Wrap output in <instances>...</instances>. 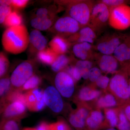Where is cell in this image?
<instances>
[{"label": "cell", "mask_w": 130, "mask_h": 130, "mask_svg": "<svg viewBox=\"0 0 130 130\" xmlns=\"http://www.w3.org/2000/svg\"><path fill=\"white\" fill-rule=\"evenodd\" d=\"M29 35L24 25L7 28L3 34L2 42L6 51L14 54L23 53L29 44Z\"/></svg>", "instance_id": "obj_1"}, {"label": "cell", "mask_w": 130, "mask_h": 130, "mask_svg": "<svg viewBox=\"0 0 130 130\" xmlns=\"http://www.w3.org/2000/svg\"><path fill=\"white\" fill-rule=\"evenodd\" d=\"M60 5H65L68 16L74 19L82 28L88 26L94 2L88 0L61 1L58 2Z\"/></svg>", "instance_id": "obj_2"}, {"label": "cell", "mask_w": 130, "mask_h": 130, "mask_svg": "<svg viewBox=\"0 0 130 130\" xmlns=\"http://www.w3.org/2000/svg\"><path fill=\"white\" fill-rule=\"evenodd\" d=\"M129 81L128 74L123 68L116 73L109 81V90L119 103L123 105L128 103L130 100Z\"/></svg>", "instance_id": "obj_3"}, {"label": "cell", "mask_w": 130, "mask_h": 130, "mask_svg": "<svg viewBox=\"0 0 130 130\" xmlns=\"http://www.w3.org/2000/svg\"><path fill=\"white\" fill-rule=\"evenodd\" d=\"M108 23L112 28L124 30L130 27V6L123 4L111 8Z\"/></svg>", "instance_id": "obj_4"}, {"label": "cell", "mask_w": 130, "mask_h": 130, "mask_svg": "<svg viewBox=\"0 0 130 130\" xmlns=\"http://www.w3.org/2000/svg\"><path fill=\"white\" fill-rule=\"evenodd\" d=\"M35 66L32 61L25 60L20 63L12 73L10 79L13 89H18L34 74Z\"/></svg>", "instance_id": "obj_5"}, {"label": "cell", "mask_w": 130, "mask_h": 130, "mask_svg": "<svg viewBox=\"0 0 130 130\" xmlns=\"http://www.w3.org/2000/svg\"><path fill=\"white\" fill-rule=\"evenodd\" d=\"M128 36L116 32L105 35L98 40L94 48L102 54L112 55L115 50Z\"/></svg>", "instance_id": "obj_6"}, {"label": "cell", "mask_w": 130, "mask_h": 130, "mask_svg": "<svg viewBox=\"0 0 130 130\" xmlns=\"http://www.w3.org/2000/svg\"><path fill=\"white\" fill-rule=\"evenodd\" d=\"M81 28L76 21L67 16L58 19L51 29L56 35L68 38L77 32Z\"/></svg>", "instance_id": "obj_7"}, {"label": "cell", "mask_w": 130, "mask_h": 130, "mask_svg": "<svg viewBox=\"0 0 130 130\" xmlns=\"http://www.w3.org/2000/svg\"><path fill=\"white\" fill-rule=\"evenodd\" d=\"M109 8L102 3L98 2L93 7L88 26L95 31L100 30L107 24L109 20Z\"/></svg>", "instance_id": "obj_8"}, {"label": "cell", "mask_w": 130, "mask_h": 130, "mask_svg": "<svg viewBox=\"0 0 130 130\" xmlns=\"http://www.w3.org/2000/svg\"><path fill=\"white\" fill-rule=\"evenodd\" d=\"M75 83L71 76L64 71L58 72L54 79L55 88L62 97L66 98H70L74 94Z\"/></svg>", "instance_id": "obj_9"}, {"label": "cell", "mask_w": 130, "mask_h": 130, "mask_svg": "<svg viewBox=\"0 0 130 130\" xmlns=\"http://www.w3.org/2000/svg\"><path fill=\"white\" fill-rule=\"evenodd\" d=\"M43 99L46 106L55 113H60L63 111L62 96L54 86H48L43 91Z\"/></svg>", "instance_id": "obj_10"}, {"label": "cell", "mask_w": 130, "mask_h": 130, "mask_svg": "<svg viewBox=\"0 0 130 130\" xmlns=\"http://www.w3.org/2000/svg\"><path fill=\"white\" fill-rule=\"evenodd\" d=\"M24 103L26 108L31 112H39L46 105L43 99V91L38 88L24 93Z\"/></svg>", "instance_id": "obj_11"}, {"label": "cell", "mask_w": 130, "mask_h": 130, "mask_svg": "<svg viewBox=\"0 0 130 130\" xmlns=\"http://www.w3.org/2000/svg\"><path fill=\"white\" fill-rule=\"evenodd\" d=\"M2 111L3 120L13 119L20 120L26 115V107L21 101L13 102L5 105Z\"/></svg>", "instance_id": "obj_12"}, {"label": "cell", "mask_w": 130, "mask_h": 130, "mask_svg": "<svg viewBox=\"0 0 130 130\" xmlns=\"http://www.w3.org/2000/svg\"><path fill=\"white\" fill-rule=\"evenodd\" d=\"M89 113L86 108L80 107L70 114L69 123L75 130H87L86 120Z\"/></svg>", "instance_id": "obj_13"}, {"label": "cell", "mask_w": 130, "mask_h": 130, "mask_svg": "<svg viewBox=\"0 0 130 130\" xmlns=\"http://www.w3.org/2000/svg\"><path fill=\"white\" fill-rule=\"evenodd\" d=\"M95 31L88 26L83 27L76 33L67 38L71 44L87 42L92 44L96 39Z\"/></svg>", "instance_id": "obj_14"}, {"label": "cell", "mask_w": 130, "mask_h": 130, "mask_svg": "<svg viewBox=\"0 0 130 130\" xmlns=\"http://www.w3.org/2000/svg\"><path fill=\"white\" fill-rule=\"evenodd\" d=\"M99 56L98 63L101 71L106 73H115L120 70L119 68L120 64L113 55L102 54Z\"/></svg>", "instance_id": "obj_15"}, {"label": "cell", "mask_w": 130, "mask_h": 130, "mask_svg": "<svg viewBox=\"0 0 130 130\" xmlns=\"http://www.w3.org/2000/svg\"><path fill=\"white\" fill-rule=\"evenodd\" d=\"M113 55L123 67L130 63V36L117 48Z\"/></svg>", "instance_id": "obj_16"}, {"label": "cell", "mask_w": 130, "mask_h": 130, "mask_svg": "<svg viewBox=\"0 0 130 130\" xmlns=\"http://www.w3.org/2000/svg\"><path fill=\"white\" fill-rule=\"evenodd\" d=\"M91 44L87 42L76 43L73 45L72 50L75 56L80 60H90L95 57Z\"/></svg>", "instance_id": "obj_17"}, {"label": "cell", "mask_w": 130, "mask_h": 130, "mask_svg": "<svg viewBox=\"0 0 130 130\" xmlns=\"http://www.w3.org/2000/svg\"><path fill=\"white\" fill-rule=\"evenodd\" d=\"M71 44L67 38L58 35L55 36L49 43L50 48L58 55L67 53Z\"/></svg>", "instance_id": "obj_18"}, {"label": "cell", "mask_w": 130, "mask_h": 130, "mask_svg": "<svg viewBox=\"0 0 130 130\" xmlns=\"http://www.w3.org/2000/svg\"><path fill=\"white\" fill-rule=\"evenodd\" d=\"M104 120V115L101 111L95 110L90 112L86 120L87 130H101Z\"/></svg>", "instance_id": "obj_19"}, {"label": "cell", "mask_w": 130, "mask_h": 130, "mask_svg": "<svg viewBox=\"0 0 130 130\" xmlns=\"http://www.w3.org/2000/svg\"><path fill=\"white\" fill-rule=\"evenodd\" d=\"M47 43L46 38L40 31L35 29L30 33L29 44L31 47L35 51H37V53L46 48Z\"/></svg>", "instance_id": "obj_20"}, {"label": "cell", "mask_w": 130, "mask_h": 130, "mask_svg": "<svg viewBox=\"0 0 130 130\" xmlns=\"http://www.w3.org/2000/svg\"><path fill=\"white\" fill-rule=\"evenodd\" d=\"M101 94L100 91L90 86H85L79 90L78 98L84 102H88L95 100L100 97Z\"/></svg>", "instance_id": "obj_21"}, {"label": "cell", "mask_w": 130, "mask_h": 130, "mask_svg": "<svg viewBox=\"0 0 130 130\" xmlns=\"http://www.w3.org/2000/svg\"><path fill=\"white\" fill-rule=\"evenodd\" d=\"M58 55L50 47L46 48L38 52L37 58L38 60L43 64L51 66L56 60Z\"/></svg>", "instance_id": "obj_22"}, {"label": "cell", "mask_w": 130, "mask_h": 130, "mask_svg": "<svg viewBox=\"0 0 130 130\" xmlns=\"http://www.w3.org/2000/svg\"><path fill=\"white\" fill-rule=\"evenodd\" d=\"M55 17L41 18L35 17L31 20L30 23L35 29L39 31L46 30L53 25Z\"/></svg>", "instance_id": "obj_23"}, {"label": "cell", "mask_w": 130, "mask_h": 130, "mask_svg": "<svg viewBox=\"0 0 130 130\" xmlns=\"http://www.w3.org/2000/svg\"><path fill=\"white\" fill-rule=\"evenodd\" d=\"M71 61V58L66 54L58 55L56 60L51 66V70L57 73L64 71Z\"/></svg>", "instance_id": "obj_24"}, {"label": "cell", "mask_w": 130, "mask_h": 130, "mask_svg": "<svg viewBox=\"0 0 130 130\" xmlns=\"http://www.w3.org/2000/svg\"><path fill=\"white\" fill-rule=\"evenodd\" d=\"M119 102L111 93H107L98 98L97 106L99 108H109L118 106Z\"/></svg>", "instance_id": "obj_25"}, {"label": "cell", "mask_w": 130, "mask_h": 130, "mask_svg": "<svg viewBox=\"0 0 130 130\" xmlns=\"http://www.w3.org/2000/svg\"><path fill=\"white\" fill-rule=\"evenodd\" d=\"M23 21L22 15L18 11L14 10L7 16L3 24L7 28H11L22 25Z\"/></svg>", "instance_id": "obj_26"}, {"label": "cell", "mask_w": 130, "mask_h": 130, "mask_svg": "<svg viewBox=\"0 0 130 130\" xmlns=\"http://www.w3.org/2000/svg\"><path fill=\"white\" fill-rule=\"evenodd\" d=\"M42 78L37 74H34L28 79L20 88L18 89L21 92L27 91L38 88L42 83Z\"/></svg>", "instance_id": "obj_27"}, {"label": "cell", "mask_w": 130, "mask_h": 130, "mask_svg": "<svg viewBox=\"0 0 130 130\" xmlns=\"http://www.w3.org/2000/svg\"><path fill=\"white\" fill-rule=\"evenodd\" d=\"M105 116L109 127L116 128L118 121V109L106 108L105 110Z\"/></svg>", "instance_id": "obj_28"}, {"label": "cell", "mask_w": 130, "mask_h": 130, "mask_svg": "<svg viewBox=\"0 0 130 130\" xmlns=\"http://www.w3.org/2000/svg\"><path fill=\"white\" fill-rule=\"evenodd\" d=\"M118 109V121L116 128L118 130H130V122L122 109Z\"/></svg>", "instance_id": "obj_29"}, {"label": "cell", "mask_w": 130, "mask_h": 130, "mask_svg": "<svg viewBox=\"0 0 130 130\" xmlns=\"http://www.w3.org/2000/svg\"><path fill=\"white\" fill-rule=\"evenodd\" d=\"M20 121L13 119L2 120L0 123L1 130H21Z\"/></svg>", "instance_id": "obj_30"}, {"label": "cell", "mask_w": 130, "mask_h": 130, "mask_svg": "<svg viewBox=\"0 0 130 130\" xmlns=\"http://www.w3.org/2000/svg\"><path fill=\"white\" fill-rule=\"evenodd\" d=\"M11 87L10 78L5 77L0 79V97H5L11 90Z\"/></svg>", "instance_id": "obj_31"}, {"label": "cell", "mask_w": 130, "mask_h": 130, "mask_svg": "<svg viewBox=\"0 0 130 130\" xmlns=\"http://www.w3.org/2000/svg\"><path fill=\"white\" fill-rule=\"evenodd\" d=\"M9 61L7 55L0 52V78L5 76L9 68Z\"/></svg>", "instance_id": "obj_32"}, {"label": "cell", "mask_w": 130, "mask_h": 130, "mask_svg": "<svg viewBox=\"0 0 130 130\" xmlns=\"http://www.w3.org/2000/svg\"><path fill=\"white\" fill-rule=\"evenodd\" d=\"M63 71L68 73L75 82L79 81L82 78L80 70L75 65L68 66Z\"/></svg>", "instance_id": "obj_33"}, {"label": "cell", "mask_w": 130, "mask_h": 130, "mask_svg": "<svg viewBox=\"0 0 130 130\" xmlns=\"http://www.w3.org/2000/svg\"><path fill=\"white\" fill-rule=\"evenodd\" d=\"M49 128L50 130H70L71 129L65 121L61 120L49 124Z\"/></svg>", "instance_id": "obj_34"}, {"label": "cell", "mask_w": 130, "mask_h": 130, "mask_svg": "<svg viewBox=\"0 0 130 130\" xmlns=\"http://www.w3.org/2000/svg\"><path fill=\"white\" fill-rule=\"evenodd\" d=\"M12 11L11 7L0 5V24H4L6 19Z\"/></svg>", "instance_id": "obj_35"}, {"label": "cell", "mask_w": 130, "mask_h": 130, "mask_svg": "<svg viewBox=\"0 0 130 130\" xmlns=\"http://www.w3.org/2000/svg\"><path fill=\"white\" fill-rule=\"evenodd\" d=\"M99 2L102 3L108 7L109 9L116 7L123 4H127L128 1L124 0H102L98 1Z\"/></svg>", "instance_id": "obj_36"}, {"label": "cell", "mask_w": 130, "mask_h": 130, "mask_svg": "<svg viewBox=\"0 0 130 130\" xmlns=\"http://www.w3.org/2000/svg\"><path fill=\"white\" fill-rule=\"evenodd\" d=\"M102 75V71L100 68L96 67H93L89 72L88 79L92 83H95Z\"/></svg>", "instance_id": "obj_37"}, {"label": "cell", "mask_w": 130, "mask_h": 130, "mask_svg": "<svg viewBox=\"0 0 130 130\" xmlns=\"http://www.w3.org/2000/svg\"><path fill=\"white\" fill-rule=\"evenodd\" d=\"M36 17L41 18L56 17L55 13L51 12L46 8H41L38 9L36 12Z\"/></svg>", "instance_id": "obj_38"}, {"label": "cell", "mask_w": 130, "mask_h": 130, "mask_svg": "<svg viewBox=\"0 0 130 130\" xmlns=\"http://www.w3.org/2000/svg\"><path fill=\"white\" fill-rule=\"evenodd\" d=\"M110 79L106 75H102L96 81V85L100 88L106 89L109 86Z\"/></svg>", "instance_id": "obj_39"}, {"label": "cell", "mask_w": 130, "mask_h": 130, "mask_svg": "<svg viewBox=\"0 0 130 130\" xmlns=\"http://www.w3.org/2000/svg\"><path fill=\"white\" fill-rule=\"evenodd\" d=\"M80 70H90L93 67V63L90 60H79L74 65Z\"/></svg>", "instance_id": "obj_40"}, {"label": "cell", "mask_w": 130, "mask_h": 130, "mask_svg": "<svg viewBox=\"0 0 130 130\" xmlns=\"http://www.w3.org/2000/svg\"><path fill=\"white\" fill-rule=\"evenodd\" d=\"M29 1L27 0H13L11 1V7L17 9H23L28 5Z\"/></svg>", "instance_id": "obj_41"}, {"label": "cell", "mask_w": 130, "mask_h": 130, "mask_svg": "<svg viewBox=\"0 0 130 130\" xmlns=\"http://www.w3.org/2000/svg\"><path fill=\"white\" fill-rule=\"evenodd\" d=\"M124 112V113L126 118L130 122V104L127 103L123 105L122 107Z\"/></svg>", "instance_id": "obj_42"}, {"label": "cell", "mask_w": 130, "mask_h": 130, "mask_svg": "<svg viewBox=\"0 0 130 130\" xmlns=\"http://www.w3.org/2000/svg\"><path fill=\"white\" fill-rule=\"evenodd\" d=\"M36 128L37 130H50L49 124L46 121H42Z\"/></svg>", "instance_id": "obj_43"}, {"label": "cell", "mask_w": 130, "mask_h": 130, "mask_svg": "<svg viewBox=\"0 0 130 130\" xmlns=\"http://www.w3.org/2000/svg\"><path fill=\"white\" fill-rule=\"evenodd\" d=\"M122 68L125 70L127 72L128 75L130 76V63L124 66Z\"/></svg>", "instance_id": "obj_44"}, {"label": "cell", "mask_w": 130, "mask_h": 130, "mask_svg": "<svg viewBox=\"0 0 130 130\" xmlns=\"http://www.w3.org/2000/svg\"><path fill=\"white\" fill-rule=\"evenodd\" d=\"M22 130H37L36 128H31V127H27L23 128Z\"/></svg>", "instance_id": "obj_45"}, {"label": "cell", "mask_w": 130, "mask_h": 130, "mask_svg": "<svg viewBox=\"0 0 130 130\" xmlns=\"http://www.w3.org/2000/svg\"><path fill=\"white\" fill-rule=\"evenodd\" d=\"M102 130H118L116 129L115 128H110V127H108V128H104Z\"/></svg>", "instance_id": "obj_46"}, {"label": "cell", "mask_w": 130, "mask_h": 130, "mask_svg": "<svg viewBox=\"0 0 130 130\" xmlns=\"http://www.w3.org/2000/svg\"><path fill=\"white\" fill-rule=\"evenodd\" d=\"M129 91L130 93V79L129 80Z\"/></svg>", "instance_id": "obj_47"}, {"label": "cell", "mask_w": 130, "mask_h": 130, "mask_svg": "<svg viewBox=\"0 0 130 130\" xmlns=\"http://www.w3.org/2000/svg\"><path fill=\"white\" fill-rule=\"evenodd\" d=\"M3 0H0V5H1L2 3Z\"/></svg>", "instance_id": "obj_48"}, {"label": "cell", "mask_w": 130, "mask_h": 130, "mask_svg": "<svg viewBox=\"0 0 130 130\" xmlns=\"http://www.w3.org/2000/svg\"><path fill=\"white\" fill-rule=\"evenodd\" d=\"M70 130H74L72 129H70Z\"/></svg>", "instance_id": "obj_49"}]
</instances>
